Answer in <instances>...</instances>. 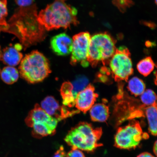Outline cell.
Returning a JSON list of instances; mask_svg holds the SVG:
<instances>
[{
  "mask_svg": "<svg viewBox=\"0 0 157 157\" xmlns=\"http://www.w3.org/2000/svg\"><path fill=\"white\" fill-rule=\"evenodd\" d=\"M91 39V35L87 32L80 33L73 36L70 60V63L72 65L78 63L83 67H87L89 65L87 59Z\"/></svg>",
  "mask_w": 157,
  "mask_h": 157,
  "instance_id": "obj_8",
  "label": "cell"
},
{
  "mask_svg": "<svg viewBox=\"0 0 157 157\" xmlns=\"http://www.w3.org/2000/svg\"><path fill=\"white\" fill-rule=\"evenodd\" d=\"M112 3L122 13H124L128 9L134 5L133 0H113Z\"/></svg>",
  "mask_w": 157,
  "mask_h": 157,
  "instance_id": "obj_24",
  "label": "cell"
},
{
  "mask_svg": "<svg viewBox=\"0 0 157 157\" xmlns=\"http://www.w3.org/2000/svg\"><path fill=\"white\" fill-rule=\"evenodd\" d=\"M7 0H0V29L6 32L8 26L6 18L8 15Z\"/></svg>",
  "mask_w": 157,
  "mask_h": 157,
  "instance_id": "obj_23",
  "label": "cell"
},
{
  "mask_svg": "<svg viewBox=\"0 0 157 157\" xmlns=\"http://www.w3.org/2000/svg\"><path fill=\"white\" fill-rule=\"evenodd\" d=\"M53 118L47 113L39 104H36L34 109L29 112L25 119V122L27 126L31 128L34 123L48 122Z\"/></svg>",
  "mask_w": 157,
  "mask_h": 157,
  "instance_id": "obj_14",
  "label": "cell"
},
{
  "mask_svg": "<svg viewBox=\"0 0 157 157\" xmlns=\"http://www.w3.org/2000/svg\"><path fill=\"white\" fill-rule=\"evenodd\" d=\"M102 134L101 128H94L91 124L81 122L71 129L64 140L72 149L93 152L98 147L102 146L99 143Z\"/></svg>",
  "mask_w": 157,
  "mask_h": 157,
  "instance_id": "obj_3",
  "label": "cell"
},
{
  "mask_svg": "<svg viewBox=\"0 0 157 157\" xmlns=\"http://www.w3.org/2000/svg\"><path fill=\"white\" fill-rule=\"evenodd\" d=\"M60 91L63 105L69 108L73 107L75 105V98L73 93L72 83L68 82H64L62 84Z\"/></svg>",
  "mask_w": 157,
  "mask_h": 157,
  "instance_id": "obj_17",
  "label": "cell"
},
{
  "mask_svg": "<svg viewBox=\"0 0 157 157\" xmlns=\"http://www.w3.org/2000/svg\"><path fill=\"white\" fill-rule=\"evenodd\" d=\"M66 152L64 151V147L63 146H61L59 150L55 153L53 157H66Z\"/></svg>",
  "mask_w": 157,
  "mask_h": 157,
  "instance_id": "obj_27",
  "label": "cell"
},
{
  "mask_svg": "<svg viewBox=\"0 0 157 157\" xmlns=\"http://www.w3.org/2000/svg\"><path fill=\"white\" fill-rule=\"evenodd\" d=\"M128 89L135 97L140 96L145 91L146 86L142 79L134 77L129 80Z\"/></svg>",
  "mask_w": 157,
  "mask_h": 157,
  "instance_id": "obj_19",
  "label": "cell"
},
{
  "mask_svg": "<svg viewBox=\"0 0 157 157\" xmlns=\"http://www.w3.org/2000/svg\"><path fill=\"white\" fill-rule=\"evenodd\" d=\"M22 48V45L19 44L6 47L2 51L0 60L7 66H17L23 59V56L21 52Z\"/></svg>",
  "mask_w": 157,
  "mask_h": 157,
  "instance_id": "obj_12",
  "label": "cell"
},
{
  "mask_svg": "<svg viewBox=\"0 0 157 157\" xmlns=\"http://www.w3.org/2000/svg\"><path fill=\"white\" fill-rule=\"evenodd\" d=\"M38 14L35 3L19 7L7 21L6 32L15 35L26 48L40 42L44 38L46 29L39 22Z\"/></svg>",
  "mask_w": 157,
  "mask_h": 157,
  "instance_id": "obj_1",
  "label": "cell"
},
{
  "mask_svg": "<svg viewBox=\"0 0 157 157\" xmlns=\"http://www.w3.org/2000/svg\"></svg>",
  "mask_w": 157,
  "mask_h": 157,
  "instance_id": "obj_35",
  "label": "cell"
},
{
  "mask_svg": "<svg viewBox=\"0 0 157 157\" xmlns=\"http://www.w3.org/2000/svg\"><path fill=\"white\" fill-rule=\"evenodd\" d=\"M19 7H25L30 5L34 3V0H15Z\"/></svg>",
  "mask_w": 157,
  "mask_h": 157,
  "instance_id": "obj_26",
  "label": "cell"
},
{
  "mask_svg": "<svg viewBox=\"0 0 157 157\" xmlns=\"http://www.w3.org/2000/svg\"><path fill=\"white\" fill-rule=\"evenodd\" d=\"M98 97L94 86L91 84H88L76 96L75 107L78 110L86 113L93 106Z\"/></svg>",
  "mask_w": 157,
  "mask_h": 157,
  "instance_id": "obj_10",
  "label": "cell"
},
{
  "mask_svg": "<svg viewBox=\"0 0 157 157\" xmlns=\"http://www.w3.org/2000/svg\"><path fill=\"white\" fill-rule=\"evenodd\" d=\"M88 80L86 76L79 75L77 76L72 82L73 93L75 99L77 94L83 90L88 85Z\"/></svg>",
  "mask_w": 157,
  "mask_h": 157,
  "instance_id": "obj_21",
  "label": "cell"
},
{
  "mask_svg": "<svg viewBox=\"0 0 157 157\" xmlns=\"http://www.w3.org/2000/svg\"><path fill=\"white\" fill-rule=\"evenodd\" d=\"M1 29H0V32H1Z\"/></svg>",
  "mask_w": 157,
  "mask_h": 157,
  "instance_id": "obj_33",
  "label": "cell"
},
{
  "mask_svg": "<svg viewBox=\"0 0 157 157\" xmlns=\"http://www.w3.org/2000/svg\"><path fill=\"white\" fill-rule=\"evenodd\" d=\"M2 50H1V46H0V59H1V55H2Z\"/></svg>",
  "mask_w": 157,
  "mask_h": 157,
  "instance_id": "obj_31",
  "label": "cell"
},
{
  "mask_svg": "<svg viewBox=\"0 0 157 157\" xmlns=\"http://www.w3.org/2000/svg\"><path fill=\"white\" fill-rule=\"evenodd\" d=\"M41 107L50 116L59 121L73 116L80 113L78 110H70L64 105L60 106L52 96H48L41 102Z\"/></svg>",
  "mask_w": 157,
  "mask_h": 157,
  "instance_id": "obj_9",
  "label": "cell"
},
{
  "mask_svg": "<svg viewBox=\"0 0 157 157\" xmlns=\"http://www.w3.org/2000/svg\"><path fill=\"white\" fill-rule=\"evenodd\" d=\"M0 76L2 80L6 84H12L18 80L19 73L14 67L7 66L1 71Z\"/></svg>",
  "mask_w": 157,
  "mask_h": 157,
  "instance_id": "obj_18",
  "label": "cell"
},
{
  "mask_svg": "<svg viewBox=\"0 0 157 157\" xmlns=\"http://www.w3.org/2000/svg\"><path fill=\"white\" fill-rule=\"evenodd\" d=\"M109 64L112 76L116 82H127L133 73L130 53L125 47L116 49Z\"/></svg>",
  "mask_w": 157,
  "mask_h": 157,
  "instance_id": "obj_7",
  "label": "cell"
},
{
  "mask_svg": "<svg viewBox=\"0 0 157 157\" xmlns=\"http://www.w3.org/2000/svg\"><path fill=\"white\" fill-rule=\"evenodd\" d=\"M51 72L48 59L38 51L26 55L21 60L19 67L21 77L30 83L42 81Z\"/></svg>",
  "mask_w": 157,
  "mask_h": 157,
  "instance_id": "obj_4",
  "label": "cell"
},
{
  "mask_svg": "<svg viewBox=\"0 0 157 157\" xmlns=\"http://www.w3.org/2000/svg\"><path fill=\"white\" fill-rule=\"evenodd\" d=\"M90 115L94 122H105L109 116V107L105 103L96 104L90 109Z\"/></svg>",
  "mask_w": 157,
  "mask_h": 157,
  "instance_id": "obj_15",
  "label": "cell"
},
{
  "mask_svg": "<svg viewBox=\"0 0 157 157\" xmlns=\"http://www.w3.org/2000/svg\"><path fill=\"white\" fill-rule=\"evenodd\" d=\"M0 73H1V70H0Z\"/></svg>",
  "mask_w": 157,
  "mask_h": 157,
  "instance_id": "obj_34",
  "label": "cell"
},
{
  "mask_svg": "<svg viewBox=\"0 0 157 157\" xmlns=\"http://www.w3.org/2000/svg\"><path fill=\"white\" fill-rule=\"evenodd\" d=\"M147 133L143 132L140 123L133 120L125 126L117 129L114 137V146L124 150L136 148L143 139L148 138Z\"/></svg>",
  "mask_w": 157,
  "mask_h": 157,
  "instance_id": "obj_6",
  "label": "cell"
},
{
  "mask_svg": "<svg viewBox=\"0 0 157 157\" xmlns=\"http://www.w3.org/2000/svg\"><path fill=\"white\" fill-rule=\"evenodd\" d=\"M153 151L155 155L157 157V140L154 143V147H153Z\"/></svg>",
  "mask_w": 157,
  "mask_h": 157,
  "instance_id": "obj_29",
  "label": "cell"
},
{
  "mask_svg": "<svg viewBox=\"0 0 157 157\" xmlns=\"http://www.w3.org/2000/svg\"><path fill=\"white\" fill-rule=\"evenodd\" d=\"M66 157H85L83 152L78 149H72Z\"/></svg>",
  "mask_w": 157,
  "mask_h": 157,
  "instance_id": "obj_25",
  "label": "cell"
},
{
  "mask_svg": "<svg viewBox=\"0 0 157 157\" xmlns=\"http://www.w3.org/2000/svg\"><path fill=\"white\" fill-rule=\"evenodd\" d=\"M140 100L143 105L147 107L157 103V96L151 90H147L140 95Z\"/></svg>",
  "mask_w": 157,
  "mask_h": 157,
  "instance_id": "obj_22",
  "label": "cell"
},
{
  "mask_svg": "<svg viewBox=\"0 0 157 157\" xmlns=\"http://www.w3.org/2000/svg\"><path fill=\"white\" fill-rule=\"evenodd\" d=\"M155 3L156 5L157 6V0H155Z\"/></svg>",
  "mask_w": 157,
  "mask_h": 157,
  "instance_id": "obj_32",
  "label": "cell"
},
{
  "mask_svg": "<svg viewBox=\"0 0 157 157\" xmlns=\"http://www.w3.org/2000/svg\"><path fill=\"white\" fill-rule=\"evenodd\" d=\"M66 1L55 0L38 13L39 22L46 30L66 29L79 23L77 9L68 4Z\"/></svg>",
  "mask_w": 157,
  "mask_h": 157,
  "instance_id": "obj_2",
  "label": "cell"
},
{
  "mask_svg": "<svg viewBox=\"0 0 157 157\" xmlns=\"http://www.w3.org/2000/svg\"><path fill=\"white\" fill-rule=\"evenodd\" d=\"M156 67V68H157V62L155 65ZM155 83L156 84H157V71L156 72V73H155Z\"/></svg>",
  "mask_w": 157,
  "mask_h": 157,
  "instance_id": "obj_30",
  "label": "cell"
},
{
  "mask_svg": "<svg viewBox=\"0 0 157 157\" xmlns=\"http://www.w3.org/2000/svg\"><path fill=\"white\" fill-rule=\"evenodd\" d=\"M59 121L53 117L48 122L34 123L32 125V135L37 139H41L48 135H53L56 133Z\"/></svg>",
  "mask_w": 157,
  "mask_h": 157,
  "instance_id": "obj_13",
  "label": "cell"
},
{
  "mask_svg": "<svg viewBox=\"0 0 157 157\" xmlns=\"http://www.w3.org/2000/svg\"><path fill=\"white\" fill-rule=\"evenodd\" d=\"M137 157H155L150 153L148 152H144L141 153L137 156Z\"/></svg>",
  "mask_w": 157,
  "mask_h": 157,
  "instance_id": "obj_28",
  "label": "cell"
},
{
  "mask_svg": "<svg viewBox=\"0 0 157 157\" xmlns=\"http://www.w3.org/2000/svg\"><path fill=\"white\" fill-rule=\"evenodd\" d=\"M155 64L151 57H147L140 61L137 65L139 73L144 76H148L154 68Z\"/></svg>",
  "mask_w": 157,
  "mask_h": 157,
  "instance_id": "obj_20",
  "label": "cell"
},
{
  "mask_svg": "<svg viewBox=\"0 0 157 157\" xmlns=\"http://www.w3.org/2000/svg\"><path fill=\"white\" fill-rule=\"evenodd\" d=\"M72 40L65 33H62L52 38L51 46L52 50L59 56H68L72 51Z\"/></svg>",
  "mask_w": 157,
  "mask_h": 157,
  "instance_id": "obj_11",
  "label": "cell"
},
{
  "mask_svg": "<svg viewBox=\"0 0 157 157\" xmlns=\"http://www.w3.org/2000/svg\"><path fill=\"white\" fill-rule=\"evenodd\" d=\"M144 112L148 121L149 132L153 136H157V103L145 107Z\"/></svg>",
  "mask_w": 157,
  "mask_h": 157,
  "instance_id": "obj_16",
  "label": "cell"
},
{
  "mask_svg": "<svg viewBox=\"0 0 157 157\" xmlns=\"http://www.w3.org/2000/svg\"><path fill=\"white\" fill-rule=\"evenodd\" d=\"M116 41L107 33H99L92 36L90 40L87 62L93 67L100 62L109 64L116 48Z\"/></svg>",
  "mask_w": 157,
  "mask_h": 157,
  "instance_id": "obj_5",
  "label": "cell"
}]
</instances>
